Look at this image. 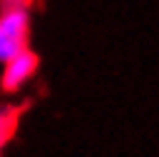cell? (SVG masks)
Masks as SVG:
<instances>
[{
	"mask_svg": "<svg viewBox=\"0 0 159 157\" xmlns=\"http://www.w3.org/2000/svg\"><path fill=\"white\" fill-rule=\"evenodd\" d=\"M30 37V12H0V65L27 47Z\"/></svg>",
	"mask_w": 159,
	"mask_h": 157,
	"instance_id": "cell-1",
	"label": "cell"
},
{
	"mask_svg": "<svg viewBox=\"0 0 159 157\" xmlns=\"http://www.w3.org/2000/svg\"><path fill=\"white\" fill-rule=\"evenodd\" d=\"M35 72H37V55L30 47H25V50H20L17 55H12L10 60L2 62V77H0L2 90L17 92L22 85H27L35 77Z\"/></svg>",
	"mask_w": 159,
	"mask_h": 157,
	"instance_id": "cell-2",
	"label": "cell"
},
{
	"mask_svg": "<svg viewBox=\"0 0 159 157\" xmlns=\"http://www.w3.org/2000/svg\"><path fill=\"white\" fill-rule=\"evenodd\" d=\"M15 130H17V110L10 107V105H2L0 107V152L12 140Z\"/></svg>",
	"mask_w": 159,
	"mask_h": 157,
	"instance_id": "cell-3",
	"label": "cell"
},
{
	"mask_svg": "<svg viewBox=\"0 0 159 157\" xmlns=\"http://www.w3.org/2000/svg\"><path fill=\"white\" fill-rule=\"evenodd\" d=\"M15 10L30 12V0H0V12H15Z\"/></svg>",
	"mask_w": 159,
	"mask_h": 157,
	"instance_id": "cell-4",
	"label": "cell"
}]
</instances>
